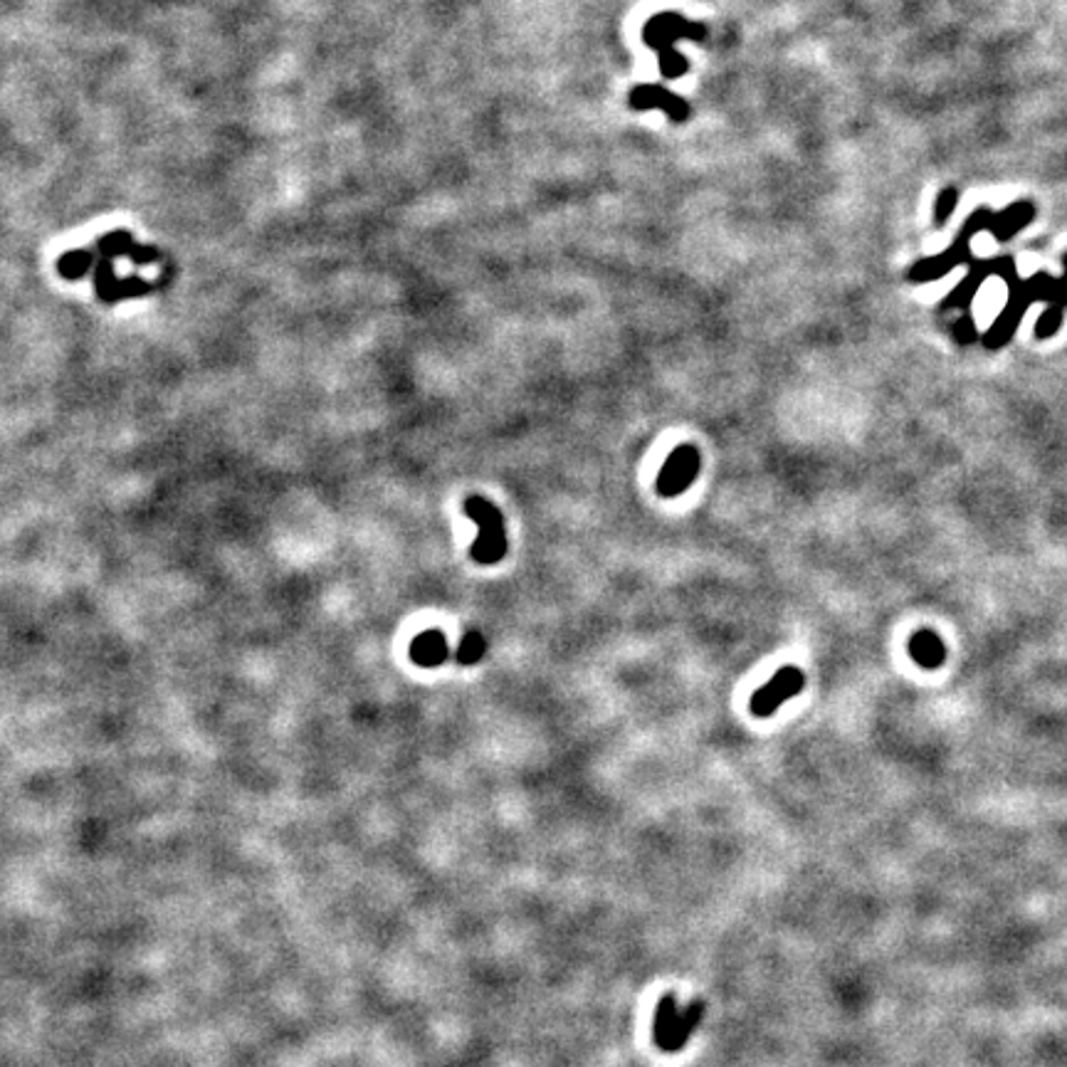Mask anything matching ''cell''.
Instances as JSON below:
<instances>
[{
    "label": "cell",
    "mask_w": 1067,
    "mask_h": 1067,
    "mask_svg": "<svg viewBox=\"0 0 1067 1067\" xmlns=\"http://www.w3.org/2000/svg\"><path fill=\"white\" fill-rule=\"evenodd\" d=\"M678 40H707V25L687 21L685 15L668 11L652 15L643 27V43L658 52L660 74L664 80H678L690 70L685 55L675 50Z\"/></svg>",
    "instance_id": "1"
},
{
    "label": "cell",
    "mask_w": 1067,
    "mask_h": 1067,
    "mask_svg": "<svg viewBox=\"0 0 1067 1067\" xmlns=\"http://www.w3.org/2000/svg\"><path fill=\"white\" fill-rule=\"evenodd\" d=\"M465 514L477 524V527H480V537L475 539V544L470 549V556L475 564H482V566L500 564L504 554H507L509 544H507V531H504V517L497 504L480 497V494H472V497L465 500Z\"/></svg>",
    "instance_id": "2"
},
{
    "label": "cell",
    "mask_w": 1067,
    "mask_h": 1067,
    "mask_svg": "<svg viewBox=\"0 0 1067 1067\" xmlns=\"http://www.w3.org/2000/svg\"><path fill=\"white\" fill-rule=\"evenodd\" d=\"M702 467V457L695 445H680L670 453L668 460H664L662 470L658 475V494L664 500H675L682 492L690 490L695 484L697 475Z\"/></svg>",
    "instance_id": "3"
},
{
    "label": "cell",
    "mask_w": 1067,
    "mask_h": 1067,
    "mask_svg": "<svg viewBox=\"0 0 1067 1067\" xmlns=\"http://www.w3.org/2000/svg\"><path fill=\"white\" fill-rule=\"evenodd\" d=\"M806 687V675H803L801 668L795 664H786L776 675L754 692L752 697V709L754 717H771L776 709H779L783 702H789L791 697L801 695V690Z\"/></svg>",
    "instance_id": "4"
},
{
    "label": "cell",
    "mask_w": 1067,
    "mask_h": 1067,
    "mask_svg": "<svg viewBox=\"0 0 1067 1067\" xmlns=\"http://www.w3.org/2000/svg\"><path fill=\"white\" fill-rule=\"evenodd\" d=\"M628 107L635 111H648V109H662L664 115L670 117V121L682 124L692 115V107L685 99L672 95L670 89H664L662 84H638V87L631 89L628 95Z\"/></svg>",
    "instance_id": "5"
},
{
    "label": "cell",
    "mask_w": 1067,
    "mask_h": 1067,
    "mask_svg": "<svg viewBox=\"0 0 1067 1067\" xmlns=\"http://www.w3.org/2000/svg\"><path fill=\"white\" fill-rule=\"evenodd\" d=\"M961 262H971V238L957 236L954 245L949 250H944L937 257H924L920 262L907 269V279L912 283H930V279H939L947 273H951L954 267L961 265Z\"/></svg>",
    "instance_id": "6"
},
{
    "label": "cell",
    "mask_w": 1067,
    "mask_h": 1067,
    "mask_svg": "<svg viewBox=\"0 0 1067 1067\" xmlns=\"http://www.w3.org/2000/svg\"><path fill=\"white\" fill-rule=\"evenodd\" d=\"M95 287H97L99 299H105V302H119V299L139 297V295H144V292H148V289H152V285L144 283V279H139L136 275H131L127 279H119L115 273V267H111V257H101L97 262Z\"/></svg>",
    "instance_id": "7"
},
{
    "label": "cell",
    "mask_w": 1067,
    "mask_h": 1067,
    "mask_svg": "<svg viewBox=\"0 0 1067 1067\" xmlns=\"http://www.w3.org/2000/svg\"><path fill=\"white\" fill-rule=\"evenodd\" d=\"M447 658H451V648H447V638L443 631L437 628L423 631L413 643H410V660H413L418 668H440Z\"/></svg>",
    "instance_id": "8"
},
{
    "label": "cell",
    "mask_w": 1067,
    "mask_h": 1067,
    "mask_svg": "<svg viewBox=\"0 0 1067 1067\" xmlns=\"http://www.w3.org/2000/svg\"><path fill=\"white\" fill-rule=\"evenodd\" d=\"M1033 218H1035V205L1031 201H1016V203H1010L1008 208L996 213L991 232H994L996 240L1006 242L1014 236H1018V232L1023 228L1031 226Z\"/></svg>",
    "instance_id": "9"
},
{
    "label": "cell",
    "mask_w": 1067,
    "mask_h": 1067,
    "mask_svg": "<svg viewBox=\"0 0 1067 1067\" xmlns=\"http://www.w3.org/2000/svg\"><path fill=\"white\" fill-rule=\"evenodd\" d=\"M680 1014L682 1010L678 1008V998L672 994L662 996L658 1006V1016H655V1043H658V1047L664 1053H675Z\"/></svg>",
    "instance_id": "10"
},
{
    "label": "cell",
    "mask_w": 1067,
    "mask_h": 1067,
    "mask_svg": "<svg viewBox=\"0 0 1067 1067\" xmlns=\"http://www.w3.org/2000/svg\"><path fill=\"white\" fill-rule=\"evenodd\" d=\"M988 273H994V262H971L969 277L963 279L957 289H954L951 297L947 299V304L944 307H969L973 292H976L979 285L984 283V277Z\"/></svg>",
    "instance_id": "11"
},
{
    "label": "cell",
    "mask_w": 1067,
    "mask_h": 1067,
    "mask_svg": "<svg viewBox=\"0 0 1067 1067\" xmlns=\"http://www.w3.org/2000/svg\"><path fill=\"white\" fill-rule=\"evenodd\" d=\"M910 652L924 668H934L942 662V645L932 633H916L910 643Z\"/></svg>",
    "instance_id": "12"
},
{
    "label": "cell",
    "mask_w": 1067,
    "mask_h": 1067,
    "mask_svg": "<svg viewBox=\"0 0 1067 1067\" xmlns=\"http://www.w3.org/2000/svg\"><path fill=\"white\" fill-rule=\"evenodd\" d=\"M702 1016H705V1004L702 1000H692V1004L680 1014V1026L675 1035V1053H680L682 1047L687 1045V1041L695 1035Z\"/></svg>",
    "instance_id": "13"
},
{
    "label": "cell",
    "mask_w": 1067,
    "mask_h": 1067,
    "mask_svg": "<svg viewBox=\"0 0 1067 1067\" xmlns=\"http://www.w3.org/2000/svg\"><path fill=\"white\" fill-rule=\"evenodd\" d=\"M487 652V640L480 631H467L465 638L457 645L455 660L460 664H475L484 658Z\"/></svg>",
    "instance_id": "14"
},
{
    "label": "cell",
    "mask_w": 1067,
    "mask_h": 1067,
    "mask_svg": "<svg viewBox=\"0 0 1067 1067\" xmlns=\"http://www.w3.org/2000/svg\"><path fill=\"white\" fill-rule=\"evenodd\" d=\"M89 267H92V255L87 250H72V252H68V255H62L58 262L60 275L68 277V279L84 277Z\"/></svg>",
    "instance_id": "15"
},
{
    "label": "cell",
    "mask_w": 1067,
    "mask_h": 1067,
    "mask_svg": "<svg viewBox=\"0 0 1067 1067\" xmlns=\"http://www.w3.org/2000/svg\"><path fill=\"white\" fill-rule=\"evenodd\" d=\"M959 205V191L957 189H944L939 193L937 203H934V223L937 226H947V220L954 215Z\"/></svg>",
    "instance_id": "16"
}]
</instances>
